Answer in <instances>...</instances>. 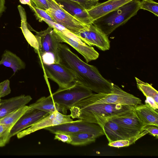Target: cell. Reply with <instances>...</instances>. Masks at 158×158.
<instances>
[{
  "instance_id": "obj_1",
  "label": "cell",
  "mask_w": 158,
  "mask_h": 158,
  "mask_svg": "<svg viewBox=\"0 0 158 158\" xmlns=\"http://www.w3.org/2000/svg\"><path fill=\"white\" fill-rule=\"evenodd\" d=\"M58 53L59 63L74 74L78 82L97 93L112 92L114 83L105 78L96 67L82 60L66 45L60 44Z\"/></svg>"
},
{
  "instance_id": "obj_2",
  "label": "cell",
  "mask_w": 158,
  "mask_h": 158,
  "mask_svg": "<svg viewBox=\"0 0 158 158\" xmlns=\"http://www.w3.org/2000/svg\"><path fill=\"white\" fill-rule=\"evenodd\" d=\"M134 107L119 104H88L80 100L69 110L72 118L81 119L99 125L108 118L130 113Z\"/></svg>"
},
{
  "instance_id": "obj_3",
  "label": "cell",
  "mask_w": 158,
  "mask_h": 158,
  "mask_svg": "<svg viewBox=\"0 0 158 158\" xmlns=\"http://www.w3.org/2000/svg\"><path fill=\"white\" fill-rule=\"evenodd\" d=\"M139 0H132L93 21V24L108 36L136 15L140 9Z\"/></svg>"
},
{
  "instance_id": "obj_4",
  "label": "cell",
  "mask_w": 158,
  "mask_h": 158,
  "mask_svg": "<svg viewBox=\"0 0 158 158\" xmlns=\"http://www.w3.org/2000/svg\"><path fill=\"white\" fill-rule=\"evenodd\" d=\"M81 101L88 104H119L133 106L142 104L140 99L127 92L114 84L110 93L93 94Z\"/></svg>"
},
{
  "instance_id": "obj_5",
  "label": "cell",
  "mask_w": 158,
  "mask_h": 158,
  "mask_svg": "<svg viewBox=\"0 0 158 158\" xmlns=\"http://www.w3.org/2000/svg\"><path fill=\"white\" fill-rule=\"evenodd\" d=\"M93 94L89 88L77 81L67 88H59L50 94L55 102L68 110L77 102Z\"/></svg>"
},
{
  "instance_id": "obj_6",
  "label": "cell",
  "mask_w": 158,
  "mask_h": 158,
  "mask_svg": "<svg viewBox=\"0 0 158 158\" xmlns=\"http://www.w3.org/2000/svg\"><path fill=\"white\" fill-rule=\"evenodd\" d=\"M47 1L49 8L45 10L55 23L62 25L75 35L88 27L69 14L55 0Z\"/></svg>"
},
{
  "instance_id": "obj_7",
  "label": "cell",
  "mask_w": 158,
  "mask_h": 158,
  "mask_svg": "<svg viewBox=\"0 0 158 158\" xmlns=\"http://www.w3.org/2000/svg\"><path fill=\"white\" fill-rule=\"evenodd\" d=\"M40 63L46 76L56 83L59 88H67L77 81L74 74L60 63L48 64Z\"/></svg>"
},
{
  "instance_id": "obj_8",
  "label": "cell",
  "mask_w": 158,
  "mask_h": 158,
  "mask_svg": "<svg viewBox=\"0 0 158 158\" xmlns=\"http://www.w3.org/2000/svg\"><path fill=\"white\" fill-rule=\"evenodd\" d=\"M44 129L54 134L57 132L67 133L86 132L94 134L98 137L104 135L103 130L98 124L89 123L81 119L48 127Z\"/></svg>"
},
{
  "instance_id": "obj_9",
  "label": "cell",
  "mask_w": 158,
  "mask_h": 158,
  "mask_svg": "<svg viewBox=\"0 0 158 158\" xmlns=\"http://www.w3.org/2000/svg\"><path fill=\"white\" fill-rule=\"evenodd\" d=\"M35 31L39 46V50L37 53L39 56L45 53L52 54L54 58V63H59L58 49L60 42L52 28L49 26L45 30Z\"/></svg>"
},
{
  "instance_id": "obj_10",
  "label": "cell",
  "mask_w": 158,
  "mask_h": 158,
  "mask_svg": "<svg viewBox=\"0 0 158 158\" xmlns=\"http://www.w3.org/2000/svg\"><path fill=\"white\" fill-rule=\"evenodd\" d=\"M76 35L84 43L89 46H95L100 50L110 49V41L105 35L93 24L76 33Z\"/></svg>"
},
{
  "instance_id": "obj_11",
  "label": "cell",
  "mask_w": 158,
  "mask_h": 158,
  "mask_svg": "<svg viewBox=\"0 0 158 158\" xmlns=\"http://www.w3.org/2000/svg\"><path fill=\"white\" fill-rule=\"evenodd\" d=\"M70 115H65L55 111L49 114L37 122L17 134L18 139H20L40 130L52 126L73 121Z\"/></svg>"
},
{
  "instance_id": "obj_12",
  "label": "cell",
  "mask_w": 158,
  "mask_h": 158,
  "mask_svg": "<svg viewBox=\"0 0 158 158\" xmlns=\"http://www.w3.org/2000/svg\"><path fill=\"white\" fill-rule=\"evenodd\" d=\"M100 126L103 130L109 142L129 139L143 131L125 127L109 120L105 121Z\"/></svg>"
},
{
  "instance_id": "obj_13",
  "label": "cell",
  "mask_w": 158,
  "mask_h": 158,
  "mask_svg": "<svg viewBox=\"0 0 158 158\" xmlns=\"http://www.w3.org/2000/svg\"><path fill=\"white\" fill-rule=\"evenodd\" d=\"M49 113L37 109L30 108L20 118L10 131L11 138L48 115Z\"/></svg>"
},
{
  "instance_id": "obj_14",
  "label": "cell",
  "mask_w": 158,
  "mask_h": 158,
  "mask_svg": "<svg viewBox=\"0 0 158 158\" xmlns=\"http://www.w3.org/2000/svg\"><path fill=\"white\" fill-rule=\"evenodd\" d=\"M53 31L60 42H64L70 45L84 57L87 63L98 57L99 53L93 47L88 46L84 43L74 40L55 29H53Z\"/></svg>"
},
{
  "instance_id": "obj_15",
  "label": "cell",
  "mask_w": 158,
  "mask_h": 158,
  "mask_svg": "<svg viewBox=\"0 0 158 158\" xmlns=\"http://www.w3.org/2000/svg\"><path fill=\"white\" fill-rule=\"evenodd\" d=\"M69 14L82 23L89 25L93 21L87 10L78 3L70 0H55Z\"/></svg>"
},
{
  "instance_id": "obj_16",
  "label": "cell",
  "mask_w": 158,
  "mask_h": 158,
  "mask_svg": "<svg viewBox=\"0 0 158 158\" xmlns=\"http://www.w3.org/2000/svg\"><path fill=\"white\" fill-rule=\"evenodd\" d=\"M132 0H108L103 2H98L95 6L86 10L93 21Z\"/></svg>"
},
{
  "instance_id": "obj_17",
  "label": "cell",
  "mask_w": 158,
  "mask_h": 158,
  "mask_svg": "<svg viewBox=\"0 0 158 158\" xmlns=\"http://www.w3.org/2000/svg\"><path fill=\"white\" fill-rule=\"evenodd\" d=\"M32 99L29 95L20 96L5 99L0 102V119L29 102Z\"/></svg>"
},
{
  "instance_id": "obj_18",
  "label": "cell",
  "mask_w": 158,
  "mask_h": 158,
  "mask_svg": "<svg viewBox=\"0 0 158 158\" xmlns=\"http://www.w3.org/2000/svg\"><path fill=\"white\" fill-rule=\"evenodd\" d=\"M29 106L32 109L41 110L49 114L58 111L62 114L66 115L68 110L64 106L55 102L51 94L47 97L40 98Z\"/></svg>"
},
{
  "instance_id": "obj_19",
  "label": "cell",
  "mask_w": 158,
  "mask_h": 158,
  "mask_svg": "<svg viewBox=\"0 0 158 158\" xmlns=\"http://www.w3.org/2000/svg\"><path fill=\"white\" fill-rule=\"evenodd\" d=\"M134 110L145 125L158 126V110L154 109L148 103L137 105L135 106Z\"/></svg>"
},
{
  "instance_id": "obj_20",
  "label": "cell",
  "mask_w": 158,
  "mask_h": 158,
  "mask_svg": "<svg viewBox=\"0 0 158 158\" xmlns=\"http://www.w3.org/2000/svg\"><path fill=\"white\" fill-rule=\"evenodd\" d=\"M107 120L111 121L123 126L142 131H143L142 129L145 125L138 118L134 109L128 114L110 118L105 121Z\"/></svg>"
},
{
  "instance_id": "obj_21",
  "label": "cell",
  "mask_w": 158,
  "mask_h": 158,
  "mask_svg": "<svg viewBox=\"0 0 158 158\" xmlns=\"http://www.w3.org/2000/svg\"><path fill=\"white\" fill-rule=\"evenodd\" d=\"M18 8L21 19V25L20 28L28 44L33 48L35 52L37 53L39 50L38 43L35 35L31 33L28 27L25 10L20 5L18 6Z\"/></svg>"
},
{
  "instance_id": "obj_22",
  "label": "cell",
  "mask_w": 158,
  "mask_h": 158,
  "mask_svg": "<svg viewBox=\"0 0 158 158\" xmlns=\"http://www.w3.org/2000/svg\"><path fill=\"white\" fill-rule=\"evenodd\" d=\"M11 68L14 74L18 70L24 69L26 67L25 63L15 54L11 52L5 50L3 53L0 65Z\"/></svg>"
},
{
  "instance_id": "obj_23",
  "label": "cell",
  "mask_w": 158,
  "mask_h": 158,
  "mask_svg": "<svg viewBox=\"0 0 158 158\" xmlns=\"http://www.w3.org/2000/svg\"><path fill=\"white\" fill-rule=\"evenodd\" d=\"M26 105L7 114L0 119V124L4 125L11 129L20 118L30 108Z\"/></svg>"
},
{
  "instance_id": "obj_24",
  "label": "cell",
  "mask_w": 158,
  "mask_h": 158,
  "mask_svg": "<svg viewBox=\"0 0 158 158\" xmlns=\"http://www.w3.org/2000/svg\"><path fill=\"white\" fill-rule=\"evenodd\" d=\"M71 141L70 144L74 146H84L93 143L98 137L93 134L80 132L68 133Z\"/></svg>"
},
{
  "instance_id": "obj_25",
  "label": "cell",
  "mask_w": 158,
  "mask_h": 158,
  "mask_svg": "<svg viewBox=\"0 0 158 158\" xmlns=\"http://www.w3.org/2000/svg\"><path fill=\"white\" fill-rule=\"evenodd\" d=\"M137 86L146 97L153 98L156 103L158 104V92L151 85L144 82L136 77H135Z\"/></svg>"
},
{
  "instance_id": "obj_26",
  "label": "cell",
  "mask_w": 158,
  "mask_h": 158,
  "mask_svg": "<svg viewBox=\"0 0 158 158\" xmlns=\"http://www.w3.org/2000/svg\"><path fill=\"white\" fill-rule=\"evenodd\" d=\"M148 133L146 131H144L140 134L133 136L129 139L117 140L109 142L108 146L119 148L127 147L135 143L137 140Z\"/></svg>"
},
{
  "instance_id": "obj_27",
  "label": "cell",
  "mask_w": 158,
  "mask_h": 158,
  "mask_svg": "<svg viewBox=\"0 0 158 158\" xmlns=\"http://www.w3.org/2000/svg\"><path fill=\"white\" fill-rule=\"evenodd\" d=\"M42 21H44L47 23L49 26L51 27L53 29H56L66 36L80 43H84V42L76 35L71 32L62 25L44 19H43L42 20Z\"/></svg>"
},
{
  "instance_id": "obj_28",
  "label": "cell",
  "mask_w": 158,
  "mask_h": 158,
  "mask_svg": "<svg viewBox=\"0 0 158 158\" xmlns=\"http://www.w3.org/2000/svg\"><path fill=\"white\" fill-rule=\"evenodd\" d=\"M140 9L148 10L155 16H158V3L153 0L140 1Z\"/></svg>"
},
{
  "instance_id": "obj_29",
  "label": "cell",
  "mask_w": 158,
  "mask_h": 158,
  "mask_svg": "<svg viewBox=\"0 0 158 158\" xmlns=\"http://www.w3.org/2000/svg\"><path fill=\"white\" fill-rule=\"evenodd\" d=\"M29 7L34 12L35 17L40 22H42L43 19H44L55 22L52 17L45 10L37 7L32 1L31 5Z\"/></svg>"
},
{
  "instance_id": "obj_30",
  "label": "cell",
  "mask_w": 158,
  "mask_h": 158,
  "mask_svg": "<svg viewBox=\"0 0 158 158\" xmlns=\"http://www.w3.org/2000/svg\"><path fill=\"white\" fill-rule=\"evenodd\" d=\"M10 130L4 125L0 124V147L5 146L9 141Z\"/></svg>"
},
{
  "instance_id": "obj_31",
  "label": "cell",
  "mask_w": 158,
  "mask_h": 158,
  "mask_svg": "<svg viewBox=\"0 0 158 158\" xmlns=\"http://www.w3.org/2000/svg\"><path fill=\"white\" fill-rule=\"evenodd\" d=\"M10 81L6 80L0 83V97H3L10 93Z\"/></svg>"
},
{
  "instance_id": "obj_32",
  "label": "cell",
  "mask_w": 158,
  "mask_h": 158,
  "mask_svg": "<svg viewBox=\"0 0 158 158\" xmlns=\"http://www.w3.org/2000/svg\"><path fill=\"white\" fill-rule=\"evenodd\" d=\"M54 134V139H57L64 143L70 144L71 139L69 134L62 132H57Z\"/></svg>"
},
{
  "instance_id": "obj_33",
  "label": "cell",
  "mask_w": 158,
  "mask_h": 158,
  "mask_svg": "<svg viewBox=\"0 0 158 158\" xmlns=\"http://www.w3.org/2000/svg\"><path fill=\"white\" fill-rule=\"evenodd\" d=\"M79 3L86 10H88L95 6L98 2L94 0H70Z\"/></svg>"
},
{
  "instance_id": "obj_34",
  "label": "cell",
  "mask_w": 158,
  "mask_h": 158,
  "mask_svg": "<svg viewBox=\"0 0 158 158\" xmlns=\"http://www.w3.org/2000/svg\"><path fill=\"white\" fill-rule=\"evenodd\" d=\"M142 130L143 131H147L148 133L158 138V127L154 125H146L144 126Z\"/></svg>"
},
{
  "instance_id": "obj_35",
  "label": "cell",
  "mask_w": 158,
  "mask_h": 158,
  "mask_svg": "<svg viewBox=\"0 0 158 158\" xmlns=\"http://www.w3.org/2000/svg\"><path fill=\"white\" fill-rule=\"evenodd\" d=\"M36 7L44 10L49 8L47 0H31Z\"/></svg>"
},
{
  "instance_id": "obj_36",
  "label": "cell",
  "mask_w": 158,
  "mask_h": 158,
  "mask_svg": "<svg viewBox=\"0 0 158 158\" xmlns=\"http://www.w3.org/2000/svg\"><path fill=\"white\" fill-rule=\"evenodd\" d=\"M145 103H148L154 109L158 110V104H157L154 99L149 97H146Z\"/></svg>"
},
{
  "instance_id": "obj_37",
  "label": "cell",
  "mask_w": 158,
  "mask_h": 158,
  "mask_svg": "<svg viewBox=\"0 0 158 158\" xmlns=\"http://www.w3.org/2000/svg\"><path fill=\"white\" fill-rule=\"evenodd\" d=\"M5 0H0V15L5 10Z\"/></svg>"
},
{
  "instance_id": "obj_38",
  "label": "cell",
  "mask_w": 158,
  "mask_h": 158,
  "mask_svg": "<svg viewBox=\"0 0 158 158\" xmlns=\"http://www.w3.org/2000/svg\"><path fill=\"white\" fill-rule=\"evenodd\" d=\"M20 2L23 4H27L29 6L31 5V0H19Z\"/></svg>"
},
{
  "instance_id": "obj_39",
  "label": "cell",
  "mask_w": 158,
  "mask_h": 158,
  "mask_svg": "<svg viewBox=\"0 0 158 158\" xmlns=\"http://www.w3.org/2000/svg\"><path fill=\"white\" fill-rule=\"evenodd\" d=\"M95 0V1H98L99 0Z\"/></svg>"
},
{
  "instance_id": "obj_40",
  "label": "cell",
  "mask_w": 158,
  "mask_h": 158,
  "mask_svg": "<svg viewBox=\"0 0 158 158\" xmlns=\"http://www.w3.org/2000/svg\"><path fill=\"white\" fill-rule=\"evenodd\" d=\"M1 98H0V101H1Z\"/></svg>"
}]
</instances>
